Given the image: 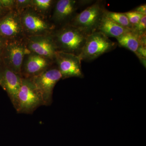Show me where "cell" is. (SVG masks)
Returning <instances> with one entry per match:
<instances>
[{
    "label": "cell",
    "mask_w": 146,
    "mask_h": 146,
    "mask_svg": "<svg viewBox=\"0 0 146 146\" xmlns=\"http://www.w3.org/2000/svg\"><path fill=\"white\" fill-rule=\"evenodd\" d=\"M0 3L8 11L16 10V0H0Z\"/></svg>",
    "instance_id": "21"
},
{
    "label": "cell",
    "mask_w": 146,
    "mask_h": 146,
    "mask_svg": "<svg viewBox=\"0 0 146 146\" xmlns=\"http://www.w3.org/2000/svg\"><path fill=\"white\" fill-rule=\"evenodd\" d=\"M124 13L127 17L129 23L131 24L132 27L137 25L141 20V18L144 16L142 14L137 13L133 11H128Z\"/></svg>",
    "instance_id": "19"
},
{
    "label": "cell",
    "mask_w": 146,
    "mask_h": 146,
    "mask_svg": "<svg viewBox=\"0 0 146 146\" xmlns=\"http://www.w3.org/2000/svg\"><path fill=\"white\" fill-rule=\"evenodd\" d=\"M31 7L32 0H16V10L20 13Z\"/></svg>",
    "instance_id": "20"
},
{
    "label": "cell",
    "mask_w": 146,
    "mask_h": 146,
    "mask_svg": "<svg viewBox=\"0 0 146 146\" xmlns=\"http://www.w3.org/2000/svg\"><path fill=\"white\" fill-rule=\"evenodd\" d=\"M86 2L76 0L56 1L50 21L56 28L68 24L80 6Z\"/></svg>",
    "instance_id": "8"
},
{
    "label": "cell",
    "mask_w": 146,
    "mask_h": 146,
    "mask_svg": "<svg viewBox=\"0 0 146 146\" xmlns=\"http://www.w3.org/2000/svg\"><path fill=\"white\" fill-rule=\"evenodd\" d=\"M22 77L6 67L0 60V86L7 93L14 108L21 88Z\"/></svg>",
    "instance_id": "13"
},
{
    "label": "cell",
    "mask_w": 146,
    "mask_h": 146,
    "mask_svg": "<svg viewBox=\"0 0 146 146\" xmlns=\"http://www.w3.org/2000/svg\"><path fill=\"white\" fill-rule=\"evenodd\" d=\"M44 106L41 94L30 78H22L15 109L18 113L30 114Z\"/></svg>",
    "instance_id": "2"
},
{
    "label": "cell",
    "mask_w": 146,
    "mask_h": 146,
    "mask_svg": "<svg viewBox=\"0 0 146 146\" xmlns=\"http://www.w3.org/2000/svg\"><path fill=\"white\" fill-rule=\"evenodd\" d=\"M133 11L137 12V13L142 14L144 16L146 15V4L138 6L134 9Z\"/></svg>",
    "instance_id": "22"
},
{
    "label": "cell",
    "mask_w": 146,
    "mask_h": 146,
    "mask_svg": "<svg viewBox=\"0 0 146 146\" xmlns=\"http://www.w3.org/2000/svg\"><path fill=\"white\" fill-rule=\"evenodd\" d=\"M25 40L27 49L29 52L54 61L57 51L50 35L26 36Z\"/></svg>",
    "instance_id": "11"
},
{
    "label": "cell",
    "mask_w": 146,
    "mask_h": 146,
    "mask_svg": "<svg viewBox=\"0 0 146 146\" xmlns=\"http://www.w3.org/2000/svg\"><path fill=\"white\" fill-rule=\"evenodd\" d=\"M130 30H131L121 26L110 19L104 13L97 31L101 33L108 38L112 37L117 38Z\"/></svg>",
    "instance_id": "14"
},
{
    "label": "cell",
    "mask_w": 146,
    "mask_h": 146,
    "mask_svg": "<svg viewBox=\"0 0 146 146\" xmlns=\"http://www.w3.org/2000/svg\"><path fill=\"white\" fill-rule=\"evenodd\" d=\"M54 64V61L49 58L29 52L24 57L21 68V76L23 78H31Z\"/></svg>",
    "instance_id": "12"
},
{
    "label": "cell",
    "mask_w": 146,
    "mask_h": 146,
    "mask_svg": "<svg viewBox=\"0 0 146 146\" xmlns=\"http://www.w3.org/2000/svg\"><path fill=\"white\" fill-rule=\"evenodd\" d=\"M56 1L53 0H32L31 7L42 16L48 18L52 10Z\"/></svg>",
    "instance_id": "16"
},
{
    "label": "cell",
    "mask_w": 146,
    "mask_h": 146,
    "mask_svg": "<svg viewBox=\"0 0 146 146\" xmlns=\"http://www.w3.org/2000/svg\"><path fill=\"white\" fill-rule=\"evenodd\" d=\"M31 79L42 95L45 106L50 105L52 102L54 89L62 76L55 65H53L38 75Z\"/></svg>",
    "instance_id": "7"
},
{
    "label": "cell",
    "mask_w": 146,
    "mask_h": 146,
    "mask_svg": "<svg viewBox=\"0 0 146 146\" xmlns=\"http://www.w3.org/2000/svg\"><path fill=\"white\" fill-rule=\"evenodd\" d=\"M81 62V59L78 56L58 51L56 54L54 60V64L62 76V79L83 78Z\"/></svg>",
    "instance_id": "9"
},
{
    "label": "cell",
    "mask_w": 146,
    "mask_h": 146,
    "mask_svg": "<svg viewBox=\"0 0 146 146\" xmlns=\"http://www.w3.org/2000/svg\"><path fill=\"white\" fill-rule=\"evenodd\" d=\"M7 40V39H5L0 36V60H1V56L3 48V47L4 46Z\"/></svg>",
    "instance_id": "23"
},
{
    "label": "cell",
    "mask_w": 146,
    "mask_h": 146,
    "mask_svg": "<svg viewBox=\"0 0 146 146\" xmlns=\"http://www.w3.org/2000/svg\"><path fill=\"white\" fill-rule=\"evenodd\" d=\"M106 10L102 2H96L76 14L68 24L89 35L97 31Z\"/></svg>",
    "instance_id": "3"
},
{
    "label": "cell",
    "mask_w": 146,
    "mask_h": 146,
    "mask_svg": "<svg viewBox=\"0 0 146 146\" xmlns=\"http://www.w3.org/2000/svg\"><path fill=\"white\" fill-rule=\"evenodd\" d=\"M0 36L7 40L21 39L26 37L20 13L10 11L0 19Z\"/></svg>",
    "instance_id": "10"
},
{
    "label": "cell",
    "mask_w": 146,
    "mask_h": 146,
    "mask_svg": "<svg viewBox=\"0 0 146 146\" xmlns=\"http://www.w3.org/2000/svg\"><path fill=\"white\" fill-rule=\"evenodd\" d=\"M142 35L136 34L131 30L116 39L121 46L127 49L136 54L138 47L141 45Z\"/></svg>",
    "instance_id": "15"
},
{
    "label": "cell",
    "mask_w": 146,
    "mask_h": 146,
    "mask_svg": "<svg viewBox=\"0 0 146 146\" xmlns=\"http://www.w3.org/2000/svg\"><path fill=\"white\" fill-rule=\"evenodd\" d=\"M146 16H144L139 23L133 27L131 30L139 35H143L146 34Z\"/></svg>",
    "instance_id": "18"
},
{
    "label": "cell",
    "mask_w": 146,
    "mask_h": 146,
    "mask_svg": "<svg viewBox=\"0 0 146 146\" xmlns=\"http://www.w3.org/2000/svg\"><path fill=\"white\" fill-rule=\"evenodd\" d=\"M25 36L50 35L56 27L48 18L42 16L32 7L20 13Z\"/></svg>",
    "instance_id": "4"
},
{
    "label": "cell",
    "mask_w": 146,
    "mask_h": 146,
    "mask_svg": "<svg viewBox=\"0 0 146 146\" xmlns=\"http://www.w3.org/2000/svg\"><path fill=\"white\" fill-rule=\"evenodd\" d=\"M50 35L57 51L78 56L88 36L81 30L70 24L56 28Z\"/></svg>",
    "instance_id": "1"
},
{
    "label": "cell",
    "mask_w": 146,
    "mask_h": 146,
    "mask_svg": "<svg viewBox=\"0 0 146 146\" xmlns=\"http://www.w3.org/2000/svg\"><path fill=\"white\" fill-rule=\"evenodd\" d=\"M105 14L110 19H111L121 26L129 29L132 30L133 27L129 23L128 19L124 13H118L106 10Z\"/></svg>",
    "instance_id": "17"
},
{
    "label": "cell",
    "mask_w": 146,
    "mask_h": 146,
    "mask_svg": "<svg viewBox=\"0 0 146 146\" xmlns=\"http://www.w3.org/2000/svg\"><path fill=\"white\" fill-rule=\"evenodd\" d=\"M25 38L7 40L1 58V61L4 65L21 76L24 57L29 52L27 48Z\"/></svg>",
    "instance_id": "6"
},
{
    "label": "cell",
    "mask_w": 146,
    "mask_h": 146,
    "mask_svg": "<svg viewBox=\"0 0 146 146\" xmlns=\"http://www.w3.org/2000/svg\"><path fill=\"white\" fill-rule=\"evenodd\" d=\"M9 11L4 8L0 3V19L8 13Z\"/></svg>",
    "instance_id": "24"
},
{
    "label": "cell",
    "mask_w": 146,
    "mask_h": 146,
    "mask_svg": "<svg viewBox=\"0 0 146 146\" xmlns=\"http://www.w3.org/2000/svg\"><path fill=\"white\" fill-rule=\"evenodd\" d=\"M116 43L101 33L96 31L87 36L79 57L82 60L90 61L115 48Z\"/></svg>",
    "instance_id": "5"
}]
</instances>
